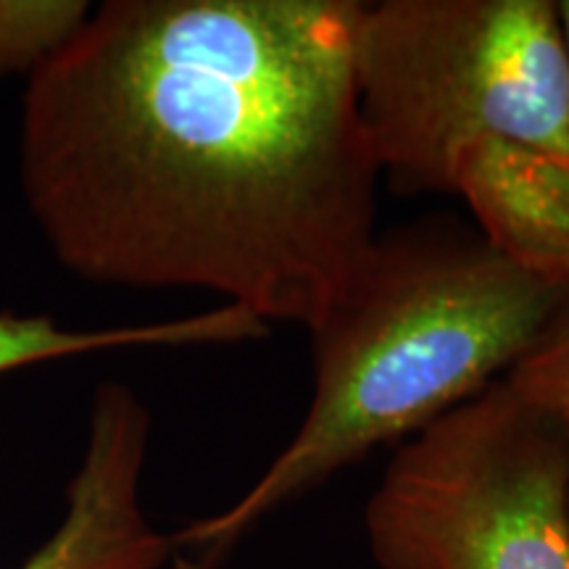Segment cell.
<instances>
[{
	"mask_svg": "<svg viewBox=\"0 0 569 569\" xmlns=\"http://www.w3.org/2000/svg\"><path fill=\"white\" fill-rule=\"evenodd\" d=\"M356 0H109L27 80L19 184L71 274L311 330L377 234Z\"/></svg>",
	"mask_w": 569,
	"mask_h": 569,
	"instance_id": "6da1fadb",
	"label": "cell"
},
{
	"mask_svg": "<svg viewBox=\"0 0 569 569\" xmlns=\"http://www.w3.org/2000/svg\"><path fill=\"white\" fill-rule=\"evenodd\" d=\"M567 303L569 282L519 267L472 222L377 232L309 330L303 422L230 509L177 532V567L217 569L274 511L503 380Z\"/></svg>",
	"mask_w": 569,
	"mask_h": 569,
	"instance_id": "7a4b0ae2",
	"label": "cell"
},
{
	"mask_svg": "<svg viewBox=\"0 0 569 569\" xmlns=\"http://www.w3.org/2000/svg\"><path fill=\"white\" fill-rule=\"evenodd\" d=\"M353 84L396 193H451L453 167L475 148L569 161V53L551 0L365 3Z\"/></svg>",
	"mask_w": 569,
	"mask_h": 569,
	"instance_id": "3957f363",
	"label": "cell"
},
{
	"mask_svg": "<svg viewBox=\"0 0 569 569\" xmlns=\"http://www.w3.org/2000/svg\"><path fill=\"white\" fill-rule=\"evenodd\" d=\"M365 530L380 569H569V430L498 380L398 448Z\"/></svg>",
	"mask_w": 569,
	"mask_h": 569,
	"instance_id": "277c9868",
	"label": "cell"
},
{
	"mask_svg": "<svg viewBox=\"0 0 569 569\" xmlns=\"http://www.w3.org/2000/svg\"><path fill=\"white\" fill-rule=\"evenodd\" d=\"M148 440L142 398L124 382L98 386L67 515L19 569H159L174 559V536L156 530L140 507Z\"/></svg>",
	"mask_w": 569,
	"mask_h": 569,
	"instance_id": "5b68a950",
	"label": "cell"
},
{
	"mask_svg": "<svg viewBox=\"0 0 569 569\" xmlns=\"http://www.w3.org/2000/svg\"><path fill=\"white\" fill-rule=\"evenodd\" d=\"M451 196L507 259L569 282V161L528 148H475L451 174Z\"/></svg>",
	"mask_w": 569,
	"mask_h": 569,
	"instance_id": "8992f818",
	"label": "cell"
},
{
	"mask_svg": "<svg viewBox=\"0 0 569 569\" xmlns=\"http://www.w3.org/2000/svg\"><path fill=\"white\" fill-rule=\"evenodd\" d=\"M267 332L269 325L238 306H217L201 315L167 319V322L103 327V330H74V327H61L51 317L0 311V375L69 359V356L117 351V348L230 346L259 340Z\"/></svg>",
	"mask_w": 569,
	"mask_h": 569,
	"instance_id": "52a82bcc",
	"label": "cell"
},
{
	"mask_svg": "<svg viewBox=\"0 0 569 569\" xmlns=\"http://www.w3.org/2000/svg\"><path fill=\"white\" fill-rule=\"evenodd\" d=\"M90 9L82 0H0V80H30L80 30Z\"/></svg>",
	"mask_w": 569,
	"mask_h": 569,
	"instance_id": "ba28073f",
	"label": "cell"
},
{
	"mask_svg": "<svg viewBox=\"0 0 569 569\" xmlns=\"http://www.w3.org/2000/svg\"><path fill=\"white\" fill-rule=\"evenodd\" d=\"M503 380L530 407L569 430V303Z\"/></svg>",
	"mask_w": 569,
	"mask_h": 569,
	"instance_id": "9c48e42d",
	"label": "cell"
},
{
	"mask_svg": "<svg viewBox=\"0 0 569 569\" xmlns=\"http://www.w3.org/2000/svg\"><path fill=\"white\" fill-rule=\"evenodd\" d=\"M557 9H559V19H561V30H565L567 53H569V0H561V3H557Z\"/></svg>",
	"mask_w": 569,
	"mask_h": 569,
	"instance_id": "30bf717a",
	"label": "cell"
}]
</instances>
